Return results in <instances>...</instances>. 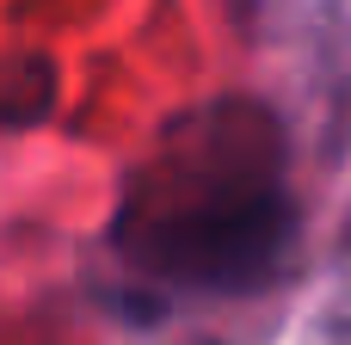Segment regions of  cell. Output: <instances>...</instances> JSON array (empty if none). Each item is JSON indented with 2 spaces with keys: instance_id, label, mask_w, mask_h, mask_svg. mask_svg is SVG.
I'll return each instance as SVG.
<instances>
[{
  "instance_id": "1",
  "label": "cell",
  "mask_w": 351,
  "mask_h": 345,
  "mask_svg": "<svg viewBox=\"0 0 351 345\" xmlns=\"http://www.w3.org/2000/svg\"><path fill=\"white\" fill-rule=\"evenodd\" d=\"M308 345H351V309H346V315H333V321H327Z\"/></svg>"
}]
</instances>
